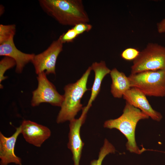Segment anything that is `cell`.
Instances as JSON below:
<instances>
[{"instance_id": "obj_1", "label": "cell", "mask_w": 165, "mask_h": 165, "mask_svg": "<svg viewBox=\"0 0 165 165\" xmlns=\"http://www.w3.org/2000/svg\"><path fill=\"white\" fill-rule=\"evenodd\" d=\"M43 11L60 24L74 26L89 21L81 0H40Z\"/></svg>"}, {"instance_id": "obj_2", "label": "cell", "mask_w": 165, "mask_h": 165, "mask_svg": "<svg viewBox=\"0 0 165 165\" xmlns=\"http://www.w3.org/2000/svg\"><path fill=\"white\" fill-rule=\"evenodd\" d=\"M149 118L140 109L126 102L122 114L117 119L106 121L104 127L110 129L115 128L119 130L127 140L126 145L127 149L131 152L140 154L142 151L139 149L136 142L135 128L139 120Z\"/></svg>"}, {"instance_id": "obj_3", "label": "cell", "mask_w": 165, "mask_h": 165, "mask_svg": "<svg viewBox=\"0 0 165 165\" xmlns=\"http://www.w3.org/2000/svg\"><path fill=\"white\" fill-rule=\"evenodd\" d=\"M91 70V67H89L75 83L68 84L64 87V99L57 117V123L74 119L79 111L82 109L81 100L85 92L88 90L86 85Z\"/></svg>"}, {"instance_id": "obj_4", "label": "cell", "mask_w": 165, "mask_h": 165, "mask_svg": "<svg viewBox=\"0 0 165 165\" xmlns=\"http://www.w3.org/2000/svg\"><path fill=\"white\" fill-rule=\"evenodd\" d=\"M131 88H135L146 96H165V70L148 71L128 77Z\"/></svg>"}, {"instance_id": "obj_5", "label": "cell", "mask_w": 165, "mask_h": 165, "mask_svg": "<svg viewBox=\"0 0 165 165\" xmlns=\"http://www.w3.org/2000/svg\"><path fill=\"white\" fill-rule=\"evenodd\" d=\"M159 70H165V47L149 43L133 61L131 74Z\"/></svg>"}, {"instance_id": "obj_6", "label": "cell", "mask_w": 165, "mask_h": 165, "mask_svg": "<svg viewBox=\"0 0 165 165\" xmlns=\"http://www.w3.org/2000/svg\"><path fill=\"white\" fill-rule=\"evenodd\" d=\"M37 88L32 92L31 105L38 106L42 103H48L52 105L61 107L64 99L63 95L60 94L54 85L47 78L43 72L38 75Z\"/></svg>"}, {"instance_id": "obj_7", "label": "cell", "mask_w": 165, "mask_h": 165, "mask_svg": "<svg viewBox=\"0 0 165 165\" xmlns=\"http://www.w3.org/2000/svg\"><path fill=\"white\" fill-rule=\"evenodd\" d=\"M63 44L58 39L53 41L49 46L42 52L35 55L31 63L38 75L45 72L46 75L56 74V61L63 50Z\"/></svg>"}, {"instance_id": "obj_8", "label": "cell", "mask_w": 165, "mask_h": 165, "mask_svg": "<svg viewBox=\"0 0 165 165\" xmlns=\"http://www.w3.org/2000/svg\"><path fill=\"white\" fill-rule=\"evenodd\" d=\"M80 117L78 119L70 121L69 141L68 147L72 154V159L74 165H79L82 150L84 143L82 140L80 135V130L84 123L87 111L83 108Z\"/></svg>"}, {"instance_id": "obj_9", "label": "cell", "mask_w": 165, "mask_h": 165, "mask_svg": "<svg viewBox=\"0 0 165 165\" xmlns=\"http://www.w3.org/2000/svg\"><path fill=\"white\" fill-rule=\"evenodd\" d=\"M20 126L21 134L26 141L38 147H40L51 136L48 127L30 120H24Z\"/></svg>"}, {"instance_id": "obj_10", "label": "cell", "mask_w": 165, "mask_h": 165, "mask_svg": "<svg viewBox=\"0 0 165 165\" xmlns=\"http://www.w3.org/2000/svg\"><path fill=\"white\" fill-rule=\"evenodd\" d=\"M123 97L126 102L140 109L153 120L159 122L162 119L161 114L152 108L146 96L140 90L131 88L125 93Z\"/></svg>"}, {"instance_id": "obj_11", "label": "cell", "mask_w": 165, "mask_h": 165, "mask_svg": "<svg viewBox=\"0 0 165 165\" xmlns=\"http://www.w3.org/2000/svg\"><path fill=\"white\" fill-rule=\"evenodd\" d=\"M20 134V126L17 127L15 132L9 137H6L0 132V165H7L11 163L21 165V158L14 152L16 143Z\"/></svg>"}, {"instance_id": "obj_12", "label": "cell", "mask_w": 165, "mask_h": 165, "mask_svg": "<svg viewBox=\"0 0 165 165\" xmlns=\"http://www.w3.org/2000/svg\"><path fill=\"white\" fill-rule=\"evenodd\" d=\"M35 55L25 53L18 50L15 45L13 38L0 44V56L9 57L15 61V72L17 73L22 72L25 66L31 62Z\"/></svg>"}, {"instance_id": "obj_13", "label": "cell", "mask_w": 165, "mask_h": 165, "mask_svg": "<svg viewBox=\"0 0 165 165\" xmlns=\"http://www.w3.org/2000/svg\"><path fill=\"white\" fill-rule=\"evenodd\" d=\"M91 68L95 73V78L91 88L90 97L86 108L89 110L92 102L95 100L101 89V83L103 78L107 74L110 73L111 70L106 66L105 62L101 61L100 62L93 63Z\"/></svg>"}, {"instance_id": "obj_14", "label": "cell", "mask_w": 165, "mask_h": 165, "mask_svg": "<svg viewBox=\"0 0 165 165\" xmlns=\"http://www.w3.org/2000/svg\"><path fill=\"white\" fill-rule=\"evenodd\" d=\"M110 74L112 80L111 93L114 97L121 98L131 88L128 77L116 68L111 70Z\"/></svg>"}, {"instance_id": "obj_15", "label": "cell", "mask_w": 165, "mask_h": 165, "mask_svg": "<svg viewBox=\"0 0 165 165\" xmlns=\"http://www.w3.org/2000/svg\"><path fill=\"white\" fill-rule=\"evenodd\" d=\"M116 149L113 145L105 139L104 145L99 152L98 159L92 161L90 165H101L105 157L109 153H114Z\"/></svg>"}, {"instance_id": "obj_16", "label": "cell", "mask_w": 165, "mask_h": 165, "mask_svg": "<svg viewBox=\"0 0 165 165\" xmlns=\"http://www.w3.org/2000/svg\"><path fill=\"white\" fill-rule=\"evenodd\" d=\"M16 32V26L14 24L0 25V44L13 38Z\"/></svg>"}, {"instance_id": "obj_17", "label": "cell", "mask_w": 165, "mask_h": 165, "mask_svg": "<svg viewBox=\"0 0 165 165\" xmlns=\"http://www.w3.org/2000/svg\"><path fill=\"white\" fill-rule=\"evenodd\" d=\"M16 65L15 61L9 57H5L0 61V88H3L1 84L2 81L6 79L7 77L4 75L5 73L8 70Z\"/></svg>"}, {"instance_id": "obj_18", "label": "cell", "mask_w": 165, "mask_h": 165, "mask_svg": "<svg viewBox=\"0 0 165 165\" xmlns=\"http://www.w3.org/2000/svg\"><path fill=\"white\" fill-rule=\"evenodd\" d=\"M79 35L76 31L72 28L60 35L58 39L63 44L72 42Z\"/></svg>"}, {"instance_id": "obj_19", "label": "cell", "mask_w": 165, "mask_h": 165, "mask_svg": "<svg viewBox=\"0 0 165 165\" xmlns=\"http://www.w3.org/2000/svg\"><path fill=\"white\" fill-rule=\"evenodd\" d=\"M140 53V51L135 48H129L124 50L121 53V56L125 60L134 61L138 56Z\"/></svg>"}, {"instance_id": "obj_20", "label": "cell", "mask_w": 165, "mask_h": 165, "mask_svg": "<svg viewBox=\"0 0 165 165\" xmlns=\"http://www.w3.org/2000/svg\"><path fill=\"white\" fill-rule=\"evenodd\" d=\"M92 27L91 25L87 23H80L75 25L73 28L79 35L84 32L89 31L91 30Z\"/></svg>"}, {"instance_id": "obj_21", "label": "cell", "mask_w": 165, "mask_h": 165, "mask_svg": "<svg viewBox=\"0 0 165 165\" xmlns=\"http://www.w3.org/2000/svg\"><path fill=\"white\" fill-rule=\"evenodd\" d=\"M158 32L160 33H165V18L157 24Z\"/></svg>"}]
</instances>
